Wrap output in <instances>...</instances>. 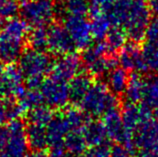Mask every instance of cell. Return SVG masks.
<instances>
[{
  "mask_svg": "<svg viewBox=\"0 0 158 157\" xmlns=\"http://www.w3.org/2000/svg\"><path fill=\"white\" fill-rule=\"evenodd\" d=\"M150 13L144 0H113L106 15L111 25L121 28L129 38L137 42L144 37Z\"/></svg>",
  "mask_w": 158,
  "mask_h": 157,
  "instance_id": "cell-1",
  "label": "cell"
},
{
  "mask_svg": "<svg viewBox=\"0 0 158 157\" xmlns=\"http://www.w3.org/2000/svg\"><path fill=\"white\" fill-rule=\"evenodd\" d=\"M29 24L23 18H8L0 25V60L4 63L17 61L24 51Z\"/></svg>",
  "mask_w": 158,
  "mask_h": 157,
  "instance_id": "cell-2",
  "label": "cell"
},
{
  "mask_svg": "<svg viewBox=\"0 0 158 157\" xmlns=\"http://www.w3.org/2000/svg\"><path fill=\"white\" fill-rule=\"evenodd\" d=\"M19 68L24 78H26V84L30 89H39L44 77L51 72L53 61L44 50L29 49L23 51L20 56Z\"/></svg>",
  "mask_w": 158,
  "mask_h": 157,
  "instance_id": "cell-3",
  "label": "cell"
},
{
  "mask_svg": "<svg viewBox=\"0 0 158 157\" xmlns=\"http://www.w3.org/2000/svg\"><path fill=\"white\" fill-rule=\"evenodd\" d=\"M25 124L19 118L0 125V157H28Z\"/></svg>",
  "mask_w": 158,
  "mask_h": 157,
  "instance_id": "cell-4",
  "label": "cell"
},
{
  "mask_svg": "<svg viewBox=\"0 0 158 157\" xmlns=\"http://www.w3.org/2000/svg\"><path fill=\"white\" fill-rule=\"evenodd\" d=\"M79 106L88 116L98 117L118 107V99L110 91L107 84L97 81L91 84L88 91L79 102Z\"/></svg>",
  "mask_w": 158,
  "mask_h": 157,
  "instance_id": "cell-5",
  "label": "cell"
},
{
  "mask_svg": "<svg viewBox=\"0 0 158 157\" xmlns=\"http://www.w3.org/2000/svg\"><path fill=\"white\" fill-rule=\"evenodd\" d=\"M82 64L90 75L101 76L116 67L118 60L109 50L105 41H99L84 49Z\"/></svg>",
  "mask_w": 158,
  "mask_h": 157,
  "instance_id": "cell-6",
  "label": "cell"
},
{
  "mask_svg": "<svg viewBox=\"0 0 158 157\" xmlns=\"http://www.w3.org/2000/svg\"><path fill=\"white\" fill-rule=\"evenodd\" d=\"M22 18L32 26H46L57 14V5L52 0H28L21 7Z\"/></svg>",
  "mask_w": 158,
  "mask_h": 157,
  "instance_id": "cell-7",
  "label": "cell"
},
{
  "mask_svg": "<svg viewBox=\"0 0 158 157\" xmlns=\"http://www.w3.org/2000/svg\"><path fill=\"white\" fill-rule=\"evenodd\" d=\"M43 102L51 108H63L70 100L67 81L51 76L43 79L39 87Z\"/></svg>",
  "mask_w": 158,
  "mask_h": 157,
  "instance_id": "cell-8",
  "label": "cell"
},
{
  "mask_svg": "<svg viewBox=\"0 0 158 157\" xmlns=\"http://www.w3.org/2000/svg\"><path fill=\"white\" fill-rule=\"evenodd\" d=\"M135 150L141 156H158V115L152 116L137 130Z\"/></svg>",
  "mask_w": 158,
  "mask_h": 157,
  "instance_id": "cell-9",
  "label": "cell"
},
{
  "mask_svg": "<svg viewBox=\"0 0 158 157\" xmlns=\"http://www.w3.org/2000/svg\"><path fill=\"white\" fill-rule=\"evenodd\" d=\"M64 27L67 30L74 47L84 50L92 43L90 21L85 16L66 15L64 19Z\"/></svg>",
  "mask_w": 158,
  "mask_h": 157,
  "instance_id": "cell-10",
  "label": "cell"
},
{
  "mask_svg": "<svg viewBox=\"0 0 158 157\" xmlns=\"http://www.w3.org/2000/svg\"><path fill=\"white\" fill-rule=\"evenodd\" d=\"M25 91L24 76L19 66L9 63L0 76V97L18 99Z\"/></svg>",
  "mask_w": 158,
  "mask_h": 157,
  "instance_id": "cell-11",
  "label": "cell"
},
{
  "mask_svg": "<svg viewBox=\"0 0 158 157\" xmlns=\"http://www.w3.org/2000/svg\"><path fill=\"white\" fill-rule=\"evenodd\" d=\"M153 114L154 113L144 104L126 103L125 107L121 111L123 130L135 135L137 130L145 122H147L152 116H154Z\"/></svg>",
  "mask_w": 158,
  "mask_h": 157,
  "instance_id": "cell-12",
  "label": "cell"
},
{
  "mask_svg": "<svg viewBox=\"0 0 158 157\" xmlns=\"http://www.w3.org/2000/svg\"><path fill=\"white\" fill-rule=\"evenodd\" d=\"M74 48L64 25L54 23L47 29V49L54 55H63Z\"/></svg>",
  "mask_w": 158,
  "mask_h": 157,
  "instance_id": "cell-13",
  "label": "cell"
},
{
  "mask_svg": "<svg viewBox=\"0 0 158 157\" xmlns=\"http://www.w3.org/2000/svg\"><path fill=\"white\" fill-rule=\"evenodd\" d=\"M81 66L82 59L76 53L68 52L53 61L51 73L52 76L67 81L80 72Z\"/></svg>",
  "mask_w": 158,
  "mask_h": 157,
  "instance_id": "cell-14",
  "label": "cell"
},
{
  "mask_svg": "<svg viewBox=\"0 0 158 157\" xmlns=\"http://www.w3.org/2000/svg\"><path fill=\"white\" fill-rule=\"evenodd\" d=\"M119 51L117 60L121 64V67L126 70H135L139 73L147 72L143 62L142 51L136 41L125 43Z\"/></svg>",
  "mask_w": 158,
  "mask_h": 157,
  "instance_id": "cell-15",
  "label": "cell"
},
{
  "mask_svg": "<svg viewBox=\"0 0 158 157\" xmlns=\"http://www.w3.org/2000/svg\"><path fill=\"white\" fill-rule=\"evenodd\" d=\"M45 127H46L48 147L58 148L63 145L64 138L70 128L62 114L54 115L50 122Z\"/></svg>",
  "mask_w": 158,
  "mask_h": 157,
  "instance_id": "cell-16",
  "label": "cell"
},
{
  "mask_svg": "<svg viewBox=\"0 0 158 157\" xmlns=\"http://www.w3.org/2000/svg\"><path fill=\"white\" fill-rule=\"evenodd\" d=\"M83 135L89 147L105 144L108 140V135L102 122L89 120L82 128Z\"/></svg>",
  "mask_w": 158,
  "mask_h": 157,
  "instance_id": "cell-17",
  "label": "cell"
},
{
  "mask_svg": "<svg viewBox=\"0 0 158 157\" xmlns=\"http://www.w3.org/2000/svg\"><path fill=\"white\" fill-rule=\"evenodd\" d=\"M101 122L105 127L108 137L112 140H115V141H118L123 131L122 115L118 107L107 111L106 113L103 114Z\"/></svg>",
  "mask_w": 158,
  "mask_h": 157,
  "instance_id": "cell-18",
  "label": "cell"
},
{
  "mask_svg": "<svg viewBox=\"0 0 158 157\" xmlns=\"http://www.w3.org/2000/svg\"><path fill=\"white\" fill-rule=\"evenodd\" d=\"M145 78L141 74L134 73L129 76L126 88L124 90V100L126 103H139L142 101L144 93Z\"/></svg>",
  "mask_w": 158,
  "mask_h": 157,
  "instance_id": "cell-19",
  "label": "cell"
},
{
  "mask_svg": "<svg viewBox=\"0 0 158 157\" xmlns=\"http://www.w3.org/2000/svg\"><path fill=\"white\" fill-rule=\"evenodd\" d=\"M92 83L93 82L91 80L89 74L78 73L77 75L71 78L68 84L70 100H72L76 104H79V102L84 97V95L88 91Z\"/></svg>",
  "mask_w": 158,
  "mask_h": 157,
  "instance_id": "cell-20",
  "label": "cell"
},
{
  "mask_svg": "<svg viewBox=\"0 0 158 157\" xmlns=\"http://www.w3.org/2000/svg\"><path fill=\"white\" fill-rule=\"evenodd\" d=\"M63 145L67 152L76 156L84 153L88 146L82 129H70L64 138Z\"/></svg>",
  "mask_w": 158,
  "mask_h": 157,
  "instance_id": "cell-21",
  "label": "cell"
},
{
  "mask_svg": "<svg viewBox=\"0 0 158 157\" xmlns=\"http://www.w3.org/2000/svg\"><path fill=\"white\" fill-rule=\"evenodd\" d=\"M143 104L154 114L158 115V75L149 76L145 79Z\"/></svg>",
  "mask_w": 158,
  "mask_h": 157,
  "instance_id": "cell-22",
  "label": "cell"
},
{
  "mask_svg": "<svg viewBox=\"0 0 158 157\" xmlns=\"http://www.w3.org/2000/svg\"><path fill=\"white\" fill-rule=\"evenodd\" d=\"M29 148L32 150H44L48 147L46 127L30 123L26 128Z\"/></svg>",
  "mask_w": 158,
  "mask_h": 157,
  "instance_id": "cell-23",
  "label": "cell"
},
{
  "mask_svg": "<svg viewBox=\"0 0 158 157\" xmlns=\"http://www.w3.org/2000/svg\"><path fill=\"white\" fill-rule=\"evenodd\" d=\"M129 75L123 67H114L107 74V86L112 93L122 94L126 88Z\"/></svg>",
  "mask_w": 158,
  "mask_h": 157,
  "instance_id": "cell-24",
  "label": "cell"
},
{
  "mask_svg": "<svg viewBox=\"0 0 158 157\" xmlns=\"http://www.w3.org/2000/svg\"><path fill=\"white\" fill-rule=\"evenodd\" d=\"M62 116L67 122L70 129H82L85 126V124L90 119L84 111L81 109H78L76 107H68L66 108Z\"/></svg>",
  "mask_w": 158,
  "mask_h": 157,
  "instance_id": "cell-25",
  "label": "cell"
},
{
  "mask_svg": "<svg viewBox=\"0 0 158 157\" xmlns=\"http://www.w3.org/2000/svg\"><path fill=\"white\" fill-rule=\"evenodd\" d=\"M90 28L93 38L97 40H102L105 38L108 31L110 30L111 22L106 14L91 15Z\"/></svg>",
  "mask_w": 158,
  "mask_h": 157,
  "instance_id": "cell-26",
  "label": "cell"
},
{
  "mask_svg": "<svg viewBox=\"0 0 158 157\" xmlns=\"http://www.w3.org/2000/svg\"><path fill=\"white\" fill-rule=\"evenodd\" d=\"M54 116V112L51 107L48 105H39L28 111L27 119L29 123L37 124L41 126H46Z\"/></svg>",
  "mask_w": 158,
  "mask_h": 157,
  "instance_id": "cell-27",
  "label": "cell"
},
{
  "mask_svg": "<svg viewBox=\"0 0 158 157\" xmlns=\"http://www.w3.org/2000/svg\"><path fill=\"white\" fill-rule=\"evenodd\" d=\"M18 99V104L21 107L23 112H28L29 110L35 108V107L39 106L43 103V99L39 89L29 88L28 90H25Z\"/></svg>",
  "mask_w": 158,
  "mask_h": 157,
  "instance_id": "cell-28",
  "label": "cell"
},
{
  "mask_svg": "<svg viewBox=\"0 0 158 157\" xmlns=\"http://www.w3.org/2000/svg\"><path fill=\"white\" fill-rule=\"evenodd\" d=\"M126 37L127 35L124 30L119 27L113 26V28H110V30L105 36V43L111 52H115L120 50L126 43Z\"/></svg>",
  "mask_w": 158,
  "mask_h": 157,
  "instance_id": "cell-29",
  "label": "cell"
},
{
  "mask_svg": "<svg viewBox=\"0 0 158 157\" xmlns=\"http://www.w3.org/2000/svg\"><path fill=\"white\" fill-rule=\"evenodd\" d=\"M28 43L30 47L36 50L47 49V29L45 26H36L28 33Z\"/></svg>",
  "mask_w": 158,
  "mask_h": 157,
  "instance_id": "cell-30",
  "label": "cell"
},
{
  "mask_svg": "<svg viewBox=\"0 0 158 157\" xmlns=\"http://www.w3.org/2000/svg\"><path fill=\"white\" fill-rule=\"evenodd\" d=\"M141 51L146 71L158 73V48L146 43Z\"/></svg>",
  "mask_w": 158,
  "mask_h": 157,
  "instance_id": "cell-31",
  "label": "cell"
},
{
  "mask_svg": "<svg viewBox=\"0 0 158 157\" xmlns=\"http://www.w3.org/2000/svg\"><path fill=\"white\" fill-rule=\"evenodd\" d=\"M62 9L66 15L85 16L89 11L88 0H64Z\"/></svg>",
  "mask_w": 158,
  "mask_h": 157,
  "instance_id": "cell-32",
  "label": "cell"
},
{
  "mask_svg": "<svg viewBox=\"0 0 158 157\" xmlns=\"http://www.w3.org/2000/svg\"><path fill=\"white\" fill-rule=\"evenodd\" d=\"M19 10L17 0H0V22L16 15Z\"/></svg>",
  "mask_w": 158,
  "mask_h": 157,
  "instance_id": "cell-33",
  "label": "cell"
},
{
  "mask_svg": "<svg viewBox=\"0 0 158 157\" xmlns=\"http://www.w3.org/2000/svg\"><path fill=\"white\" fill-rule=\"evenodd\" d=\"M144 37L147 44L158 48V16L149 21Z\"/></svg>",
  "mask_w": 158,
  "mask_h": 157,
  "instance_id": "cell-34",
  "label": "cell"
},
{
  "mask_svg": "<svg viewBox=\"0 0 158 157\" xmlns=\"http://www.w3.org/2000/svg\"><path fill=\"white\" fill-rule=\"evenodd\" d=\"M84 157H111V148L107 144L90 147L89 150H86Z\"/></svg>",
  "mask_w": 158,
  "mask_h": 157,
  "instance_id": "cell-35",
  "label": "cell"
},
{
  "mask_svg": "<svg viewBox=\"0 0 158 157\" xmlns=\"http://www.w3.org/2000/svg\"><path fill=\"white\" fill-rule=\"evenodd\" d=\"M12 99L0 97V125L9 121V106Z\"/></svg>",
  "mask_w": 158,
  "mask_h": 157,
  "instance_id": "cell-36",
  "label": "cell"
},
{
  "mask_svg": "<svg viewBox=\"0 0 158 157\" xmlns=\"http://www.w3.org/2000/svg\"><path fill=\"white\" fill-rule=\"evenodd\" d=\"M111 157H132L131 152L121 144L111 148Z\"/></svg>",
  "mask_w": 158,
  "mask_h": 157,
  "instance_id": "cell-37",
  "label": "cell"
},
{
  "mask_svg": "<svg viewBox=\"0 0 158 157\" xmlns=\"http://www.w3.org/2000/svg\"><path fill=\"white\" fill-rule=\"evenodd\" d=\"M47 157H74V155L69 153V152H64V150L61 147H58V148H52L51 153Z\"/></svg>",
  "mask_w": 158,
  "mask_h": 157,
  "instance_id": "cell-38",
  "label": "cell"
},
{
  "mask_svg": "<svg viewBox=\"0 0 158 157\" xmlns=\"http://www.w3.org/2000/svg\"><path fill=\"white\" fill-rule=\"evenodd\" d=\"M147 5L151 13L158 16V0H148Z\"/></svg>",
  "mask_w": 158,
  "mask_h": 157,
  "instance_id": "cell-39",
  "label": "cell"
},
{
  "mask_svg": "<svg viewBox=\"0 0 158 157\" xmlns=\"http://www.w3.org/2000/svg\"><path fill=\"white\" fill-rule=\"evenodd\" d=\"M28 157H47L44 153V150H33L31 154H29Z\"/></svg>",
  "mask_w": 158,
  "mask_h": 157,
  "instance_id": "cell-40",
  "label": "cell"
},
{
  "mask_svg": "<svg viewBox=\"0 0 158 157\" xmlns=\"http://www.w3.org/2000/svg\"><path fill=\"white\" fill-rule=\"evenodd\" d=\"M3 69H4V67H3V65H2V61L0 60V76H1V74L3 72Z\"/></svg>",
  "mask_w": 158,
  "mask_h": 157,
  "instance_id": "cell-41",
  "label": "cell"
},
{
  "mask_svg": "<svg viewBox=\"0 0 158 157\" xmlns=\"http://www.w3.org/2000/svg\"><path fill=\"white\" fill-rule=\"evenodd\" d=\"M141 157H158V156H141Z\"/></svg>",
  "mask_w": 158,
  "mask_h": 157,
  "instance_id": "cell-42",
  "label": "cell"
},
{
  "mask_svg": "<svg viewBox=\"0 0 158 157\" xmlns=\"http://www.w3.org/2000/svg\"><path fill=\"white\" fill-rule=\"evenodd\" d=\"M23 1H28V0H23Z\"/></svg>",
  "mask_w": 158,
  "mask_h": 157,
  "instance_id": "cell-43",
  "label": "cell"
}]
</instances>
